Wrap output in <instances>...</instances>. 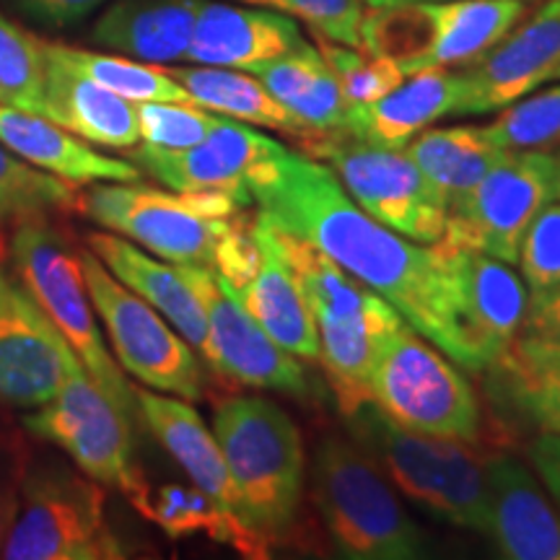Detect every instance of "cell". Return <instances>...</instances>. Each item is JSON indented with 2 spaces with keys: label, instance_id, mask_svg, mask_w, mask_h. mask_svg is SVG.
<instances>
[{
  "label": "cell",
  "instance_id": "8992f818",
  "mask_svg": "<svg viewBox=\"0 0 560 560\" xmlns=\"http://www.w3.org/2000/svg\"><path fill=\"white\" fill-rule=\"evenodd\" d=\"M242 208L221 192H166L140 182H96L79 200L86 219L140 244L161 260L208 268L231 219Z\"/></svg>",
  "mask_w": 560,
  "mask_h": 560
},
{
  "label": "cell",
  "instance_id": "5b68a950",
  "mask_svg": "<svg viewBox=\"0 0 560 560\" xmlns=\"http://www.w3.org/2000/svg\"><path fill=\"white\" fill-rule=\"evenodd\" d=\"M9 255L13 272L42 312L66 335L86 374L136 423L140 418L136 387L125 380L120 363L112 359L96 327V312L81 270V249L73 247L66 231L55 226L52 219H39L13 226Z\"/></svg>",
  "mask_w": 560,
  "mask_h": 560
},
{
  "label": "cell",
  "instance_id": "f1b7e54d",
  "mask_svg": "<svg viewBox=\"0 0 560 560\" xmlns=\"http://www.w3.org/2000/svg\"><path fill=\"white\" fill-rule=\"evenodd\" d=\"M527 16L524 0H446L436 3V39L410 73L429 68H467L493 50ZM408 73V75H410Z\"/></svg>",
  "mask_w": 560,
  "mask_h": 560
},
{
  "label": "cell",
  "instance_id": "44dd1931",
  "mask_svg": "<svg viewBox=\"0 0 560 560\" xmlns=\"http://www.w3.org/2000/svg\"><path fill=\"white\" fill-rule=\"evenodd\" d=\"M0 143L21 156L26 164L70 182V185H96V182H140L143 172L122 159L104 156L86 140L62 130L47 117L0 104Z\"/></svg>",
  "mask_w": 560,
  "mask_h": 560
},
{
  "label": "cell",
  "instance_id": "ab89813d",
  "mask_svg": "<svg viewBox=\"0 0 560 560\" xmlns=\"http://www.w3.org/2000/svg\"><path fill=\"white\" fill-rule=\"evenodd\" d=\"M240 3L285 13L310 26L322 39L361 47V19L366 11L363 0H240Z\"/></svg>",
  "mask_w": 560,
  "mask_h": 560
},
{
  "label": "cell",
  "instance_id": "e575fe53",
  "mask_svg": "<svg viewBox=\"0 0 560 560\" xmlns=\"http://www.w3.org/2000/svg\"><path fill=\"white\" fill-rule=\"evenodd\" d=\"M493 369L501 371L509 400L537 429L560 436V355L529 353L514 342Z\"/></svg>",
  "mask_w": 560,
  "mask_h": 560
},
{
  "label": "cell",
  "instance_id": "ac0fdd59",
  "mask_svg": "<svg viewBox=\"0 0 560 560\" xmlns=\"http://www.w3.org/2000/svg\"><path fill=\"white\" fill-rule=\"evenodd\" d=\"M488 535L511 560H560V511L511 454L486 459Z\"/></svg>",
  "mask_w": 560,
  "mask_h": 560
},
{
  "label": "cell",
  "instance_id": "836d02e7",
  "mask_svg": "<svg viewBox=\"0 0 560 560\" xmlns=\"http://www.w3.org/2000/svg\"><path fill=\"white\" fill-rule=\"evenodd\" d=\"M436 39V3L366 5L361 19V47L400 62L402 73L425 58Z\"/></svg>",
  "mask_w": 560,
  "mask_h": 560
},
{
  "label": "cell",
  "instance_id": "60d3db41",
  "mask_svg": "<svg viewBox=\"0 0 560 560\" xmlns=\"http://www.w3.org/2000/svg\"><path fill=\"white\" fill-rule=\"evenodd\" d=\"M522 278L529 301L560 289V202H548L529 223L520 247Z\"/></svg>",
  "mask_w": 560,
  "mask_h": 560
},
{
  "label": "cell",
  "instance_id": "d6986e66",
  "mask_svg": "<svg viewBox=\"0 0 560 560\" xmlns=\"http://www.w3.org/2000/svg\"><path fill=\"white\" fill-rule=\"evenodd\" d=\"M301 42L304 34L299 30V21L285 13L202 0L185 60L192 66L252 73L265 62L291 52Z\"/></svg>",
  "mask_w": 560,
  "mask_h": 560
},
{
  "label": "cell",
  "instance_id": "4316f807",
  "mask_svg": "<svg viewBox=\"0 0 560 560\" xmlns=\"http://www.w3.org/2000/svg\"><path fill=\"white\" fill-rule=\"evenodd\" d=\"M128 501L140 516L156 524L174 540L206 535L215 542L231 545L240 556L249 560L270 558V545L200 488L174 486V482L151 488L145 480V486Z\"/></svg>",
  "mask_w": 560,
  "mask_h": 560
},
{
  "label": "cell",
  "instance_id": "74e56055",
  "mask_svg": "<svg viewBox=\"0 0 560 560\" xmlns=\"http://www.w3.org/2000/svg\"><path fill=\"white\" fill-rule=\"evenodd\" d=\"M317 47L322 58L335 73L340 83L342 96L350 104H369L382 100L392 89L405 81L400 62L384 58V55L366 52L363 47H348L338 42L317 37Z\"/></svg>",
  "mask_w": 560,
  "mask_h": 560
},
{
  "label": "cell",
  "instance_id": "d4e9b609",
  "mask_svg": "<svg viewBox=\"0 0 560 560\" xmlns=\"http://www.w3.org/2000/svg\"><path fill=\"white\" fill-rule=\"evenodd\" d=\"M202 0H115L91 39L125 58L166 66L187 58Z\"/></svg>",
  "mask_w": 560,
  "mask_h": 560
},
{
  "label": "cell",
  "instance_id": "52a82bcc",
  "mask_svg": "<svg viewBox=\"0 0 560 560\" xmlns=\"http://www.w3.org/2000/svg\"><path fill=\"white\" fill-rule=\"evenodd\" d=\"M371 405L402 429L425 436L475 441L482 433L472 384L450 355L402 322L384 340L371 374Z\"/></svg>",
  "mask_w": 560,
  "mask_h": 560
},
{
  "label": "cell",
  "instance_id": "2e32d148",
  "mask_svg": "<svg viewBox=\"0 0 560 560\" xmlns=\"http://www.w3.org/2000/svg\"><path fill=\"white\" fill-rule=\"evenodd\" d=\"M560 70V0H548L499 45L462 70L457 115H493L556 79Z\"/></svg>",
  "mask_w": 560,
  "mask_h": 560
},
{
  "label": "cell",
  "instance_id": "8d00e7d4",
  "mask_svg": "<svg viewBox=\"0 0 560 560\" xmlns=\"http://www.w3.org/2000/svg\"><path fill=\"white\" fill-rule=\"evenodd\" d=\"M490 140L503 151L545 149L560 140V86L532 91L509 104L486 125Z\"/></svg>",
  "mask_w": 560,
  "mask_h": 560
},
{
  "label": "cell",
  "instance_id": "9c48e42d",
  "mask_svg": "<svg viewBox=\"0 0 560 560\" xmlns=\"http://www.w3.org/2000/svg\"><path fill=\"white\" fill-rule=\"evenodd\" d=\"M299 138L306 153L330 164L346 192L371 219L420 244L444 236L446 206L405 149H380L342 130Z\"/></svg>",
  "mask_w": 560,
  "mask_h": 560
},
{
  "label": "cell",
  "instance_id": "681fc988",
  "mask_svg": "<svg viewBox=\"0 0 560 560\" xmlns=\"http://www.w3.org/2000/svg\"><path fill=\"white\" fill-rule=\"evenodd\" d=\"M556 198L560 200V153L556 156Z\"/></svg>",
  "mask_w": 560,
  "mask_h": 560
},
{
  "label": "cell",
  "instance_id": "ee69618b",
  "mask_svg": "<svg viewBox=\"0 0 560 560\" xmlns=\"http://www.w3.org/2000/svg\"><path fill=\"white\" fill-rule=\"evenodd\" d=\"M104 3L107 0H13V5L26 19L50 30H68V26L81 24Z\"/></svg>",
  "mask_w": 560,
  "mask_h": 560
},
{
  "label": "cell",
  "instance_id": "cb8c5ba5",
  "mask_svg": "<svg viewBox=\"0 0 560 560\" xmlns=\"http://www.w3.org/2000/svg\"><path fill=\"white\" fill-rule=\"evenodd\" d=\"M86 247L125 289L149 301L153 310L164 314L166 322H172L182 338L202 353L208 338L206 312L187 280L182 278L177 265L153 260L138 244L122 240L120 234H104V231H91Z\"/></svg>",
  "mask_w": 560,
  "mask_h": 560
},
{
  "label": "cell",
  "instance_id": "1f68e13d",
  "mask_svg": "<svg viewBox=\"0 0 560 560\" xmlns=\"http://www.w3.org/2000/svg\"><path fill=\"white\" fill-rule=\"evenodd\" d=\"M45 52L55 60L66 62L75 73L86 75L100 86L115 91L130 102H182L195 104L185 89L166 73V68L153 62H140L125 55H102L62 45V42H45Z\"/></svg>",
  "mask_w": 560,
  "mask_h": 560
},
{
  "label": "cell",
  "instance_id": "8fae6325",
  "mask_svg": "<svg viewBox=\"0 0 560 560\" xmlns=\"http://www.w3.org/2000/svg\"><path fill=\"white\" fill-rule=\"evenodd\" d=\"M26 433L60 446L75 467L104 488L132 499L145 486L136 462L132 420L79 366L50 402L21 420Z\"/></svg>",
  "mask_w": 560,
  "mask_h": 560
},
{
  "label": "cell",
  "instance_id": "3957f363",
  "mask_svg": "<svg viewBox=\"0 0 560 560\" xmlns=\"http://www.w3.org/2000/svg\"><path fill=\"white\" fill-rule=\"evenodd\" d=\"M346 418L361 450L416 506L439 522L488 535L486 459L470 441L408 431L371 402Z\"/></svg>",
  "mask_w": 560,
  "mask_h": 560
},
{
  "label": "cell",
  "instance_id": "d6a6232c",
  "mask_svg": "<svg viewBox=\"0 0 560 560\" xmlns=\"http://www.w3.org/2000/svg\"><path fill=\"white\" fill-rule=\"evenodd\" d=\"M79 200V185L26 164L0 143V226L73 213Z\"/></svg>",
  "mask_w": 560,
  "mask_h": 560
},
{
  "label": "cell",
  "instance_id": "9a60e30c",
  "mask_svg": "<svg viewBox=\"0 0 560 560\" xmlns=\"http://www.w3.org/2000/svg\"><path fill=\"white\" fill-rule=\"evenodd\" d=\"M283 149L285 145L247 122L221 117L208 138L190 149H156L143 143L128 151L140 172H149L174 192H221L247 208L252 172Z\"/></svg>",
  "mask_w": 560,
  "mask_h": 560
},
{
  "label": "cell",
  "instance_id": "f35d334b",
  "mask_svg": "<svg viewBox=\"0 0 560 560\" xmlns=\"http://www.w3.org/2000/svg\"><path fill=\"white\" fill-rule=\"evenodd\" d=\"M136 112L140 140L156 149H190L221 122L198 104L182 102H138Z\"/></svg>",
  "mask_w": 560,
  "mask_h": 560
},
{
  "label": "cell",
  "instance_id": "f546056e",
  "mask_svg": "<svg viewBox=\"0 0 560 560\" xmlns=\"http://www.w3.org/2000/svg\"><path fill=\"white\" fill-rule=\"evenodd\" d=\"M405 153L450 208V202L478 185L506 151L490 140L486 125H457L418 132L405 145Z\"/></svg>",
  "mask_w": 560,
  "mask_h": 560
},
{
  "label": "cell",
  "instance_id": "ffe728a7",
  "mask_svg": "<svg viewBox=\"0 0 560 560\" xmlns=\"http://www.w3.org/2000/svg\"><path fill=\"white\" fill-rule=\"evenodd\" d=\"M465 79L450 68H429L405 75L382 100L350 104L342 132L380 149H405L418 132L446 115H457Z\"/></svg>",
  "mask_w": 560,
  "mask_h": 560
},
{
  "label": "cell",
  "instance_id": "30bf717a",
  "mask_svg": "<svg viewBox=\"0 0 560 560\" xmlns=\"http://www.w3.org/2000/svg\"><path fill=\"white\" fill-rule=\"evenodd\" d=\"M81 270L120 369L149 389L190 402L202 400L206 380L192 346L172 330L164 314L125 289L91 249H81Z\"/></svg>",
  "mask_w": 560,
  "mask_h": 560
},
{
  "label": "cell",
  "instance_id": "7c38bea8",
  "mask_svg": "<svg viewBox=\"0 0 560 560\" xmlns=\"http://www.w3.org/2000/svg\"><path fill=\"white\" fill-rule=\"evenodd\" d=\"M556 200V156L542 149L506 151L478 185L446 208L444 236L516 265L535 215Z\"/></svg>",
  "mask_w": 560,
  "mask_h": 560
},
{
  "label": "cell",
  "instance_id": "5bb4252c",
  "mask_svg": "<svg viewBox=\"0 0 560 560\" xmlns=\"http://www.w3.org/2000/svg\"><path fill=\"white\" fill-rule=\"evenodd\" d=\"M83 363L16 272L0 265V405L37 410Z\"/></svg>",
  "mask_w": 560,
  "mask_h": 560
},
{
  "label": "cell",
  "instance_id": "f6af8a7d",
  "mask_svg": "<svg viewBox=\"0 0 560 560\" xmlns=\"http://www.w3.org/2000/svg\"><path fill=\"white\" fill-rule=\"evenodd\" d=\"M520 340L560 342V289L548 296L532 299Z\"/></svg>",
  "mask_w": 560,
  "mask_h": 560
},
{
  "label": "cell",
  "instance_id": "c3c4849f",
  "mask_svg": "<svg viewBox=\"0 0 560 560\" xmlns=\"http://www.w3.org/2000/svg\"><path fill=\"white\" fill-rule=\"evenodd\" d=\"M366 5H397V3H446V0H363Z\"/></svg>",
  "mask_w": 560,
  "mask_h": 560
},
{
  "label": "cell",
  "instance_id": "4fadbf2b",
  "mask_svg": "<svg viewBox=\"0 0 560 560\" xmlns=\"http://www.w3.org/2000/svg\"><path fill=\"white\" fill-rule=\"evenodd\" d=\"M177 268L206 312L208 338L202 359L223 382L280 392L289 397L310 395V376L296 355L280 348L252 319L219 272L208 265H177Z\"/></svg>",
  "mask_w": 560,
  "mask_h": 560
},
{
  "label": "cell",
  "instance_id": "277c9868",
  "mask_svg": "<svg viewBox=\"0 0 560 560\" xmlns=\"http://www.w3.org/2000/svg\"><path fill=\"white\" fill-rule=\"evenodd\" d=\"M312 493L340 558L412 560L425 552L418 524L361 446L338 436L322 441Z\"/></svg>",
  "mask_w": 560,
  "mask_h": 560
},
{
  "label": "cell",
  "instance_id": "7bdbcfd3",
  "mask_svg": "<svg viewBox=\"0 0 560 560\" xmlns=\"http://www.w3.org/2000/svg\"><path fill=\"white\" fill-rule=\"evenodd\" d=\"M260 262H262V247L260 242H257L255 221H249L247 215L236 213L234 219H231L229 231L219 242V247H215V257L210 268L219 272L223 283L236 293L242 291L252 278H255Z\"/></svg>",
  "mask_w": 560,
  "mask_h": 560
},
{
  "label": "cell",
  "instance_id": "6da1fadb",
  "mask_svg": "<svg viewBox=\"0 0 560 560\" xmlns=\"http://www.w3.org/2000/svg\"><path fill=\"white\" fill-rule=\"evenodd\" d=\"M252 202L278 229L312 242L366 283L412 330L457 366L482 371L467 338L450 242L412 244L355 206L330 166L289 149L265 159L249 179Z\"/></svg>",
  "mask_w": 560,
  "mask_h": 560
},
{
  "label": "cell",
  "instance_id": "ba28073f",
  "mask_svg": "<svg viewBox=\"0 0 560 560\" xmlns=\"http://www.w3.org/2000/svg\"><path fill=\"white\" fill-rule=\"evenodd\" d=\"M102 482L60 462H32L0 558L117 560L125 548L109 529Z\"/></svg>",
  "mask_w": 560,
  "mask_h": 560
},
{
  "label": "cell",
  "instance_id": "4dcf8cb0",
  "mask_svg": "<svg viewBox=\"0 0 560 560\" xmlns=\"http://www.w3.org/2000/svg\"><path fill=\"white\" fill-rule=\"evenodd\" d=\"M166 73L190 94V100L198 107L226 115L231 120L268 130H283L291 136H306L304 122L285 109L257 75L240 73L234 68H166Z\"/></svg>",
  "mask_w": 560,
  "mask_h": 560
},
{
  "label": "cell",
  "instance_id": "f907efd6",
  "mask_svg": "<svg viewBox=\"0 0 560 560\" xmlns=\"http://www.w3.org/2000/svg\"><path fill=\"white\" fill-rule=\"evenodd\" d=\"M556 79H560V70H558V75H556Z\"/></svg>",
  "mask_w": 560,
  "mask_h": 560
},
{
  "label": "cell",
  "instance_id": "7402d4cb",
  "mask_svg": "<svg viewBox=\"0 0 560 560\" xmlns=\"http://www.w3.org/2000/svg\"><path fill=\"white\" fill-rule=\"evenodd\" d=\"M45 109L42 117L102 149L128 151L140 143L136 102L117 96L66 62L45 52Z\"/></svg>",
  "mask_w": 560,
  "mask_h": 560
},
{
  "label": "cell",
  "instance_id": "484cf974",
  "mask_svg": "<svg viewBox=\"0 0 560 560\" xmlns=\"http://www.w3.org/2000/svg\"><path fill=\"white\" fill-rule=\"evenodd\" d=\"M255 234L262 247V262L255 278L242 291H231L252 314V319L296 359L319 361V335L306 306L296 278L272 244L260 215L255 219Z\"/></svg>",
  "mask_w": 560,
  "mask_h": 560
},
{
  "label": "cell",
  "instance_id": "e0dca14e",
  "mask_svg": "<svg viewBox=\"0 0 560 560\" xmlns=\"http://www.w3.org/2000/svg\"><path fill=\"white\" fill-rule=\"evenodd\" d=\"M452 270L467 338L482 369H493L520 340L529 293L511 265L450 240Z\"/></svg>",
  "mask_w": 560,
  "mask_h": 560
},
{
  "label": "cell",
  "instance_id": "7dc6e473",
  "mask_svg": "<svg viewBox=\"0 0 560 560\" xmlns=\"http://www.w3.org/2000/svg\"><path fill=\"white\" fill-rule=\"evenodd\" d=\"M524 350L529 353H540V355H560V342H527V340H516Z\"/></svg>",
  "mask_w": 560,
  "mask_h": 560
},
{
  "label": "cell",
  "instance_id": "bcb514c9",
  "mask_svg": "<svg viewBox=\"0 0 560 560\" xmlns=\"http://www.w3.org/2000/svg\"><path fill=\"white\" fill-rule=\"evenodd\" d=\"M532 462H535L552 503L560 511V436L545 433L542 439H537L532 446Z\"/></svg>",
  "mask_w": 560,
  "mask_h": 560
},
{
  "label": "cell",
  "instance_id": "d590c367",
  "mask_svg": "<svg viewBox=\"0 0 560 560\" xmlns=\"http://www.w3.org/2000/svg\"><path fill=\"white\" fill-rule=\"evenodd\" d=\"M45 66L42 39L0 13V104L42 115Z\"/></svg>",
  "mask_w": 560,
  "mask_h": 560
},
{
  "label": "cell",
  "instance_id": "83f0119b",
  "mask_svg": "<svg viewBox=\"0 0 560 560\" xmlns=\"http://www.w3.org/2000/svg\"><path fill=\"white\" fill-rule=\"evenodd\" d=\"M276 100L291 109L310 132L342 130L348 102L340 83L322 58L319 47L310 39L301 42L291 52L252 70Z\"/></svg>",
  "mask_w": 560,
  "mask_h": 560
},
{
  "label": "cell",
  "instance_id": "7a4b0ae2",
  "mask_svg": "<svg viewBox=\"0 0 560 560\" xmlns=\"http://www.w3.org/2000/svg\"><path fill=\"white\" fill-rule=\"evenodd\" d=\"M213 433L236 493V514L265 542L289 537L304 493L306 457L293 418L268 397L215 405Z\"/></svg>",
  "mask_w": 560,
  "mask_h": 560
},
{
  "label": "cell",
  "instance_id": "603a6c76",
  "mask_svg": "<svg viewBox=\"0 0 560 560\" xmlns=\"http://www.w3.org/2000/svg\"><path fill=\"white\" fill-rule=\"evenodd\" d=\"M136 400L143 423L187 472L195 488H200L223 509L236 514V493L226 459H223L215 433L208 431L206 420L192 408V402L149 387H136Z\"/></svg>",
  "mask_w": 560,
  "mask_h": 560
},
{
  "label": "cell",
  "instance_id": "b9f144b4",
  "mask_svg": "<svg viewBox=\"0 0 560 560\" xmlns=\"http://www.w3.org/2000/svg\"><path fill=\"white\" fill-rule=\"evenodd\" d=\"M32 462L34 450L24 425L0 420V548L16 520L21 490H24Z\"/></svg>",
  "mask_w": 560,
  "mask_h": 560
}]
</instances>
